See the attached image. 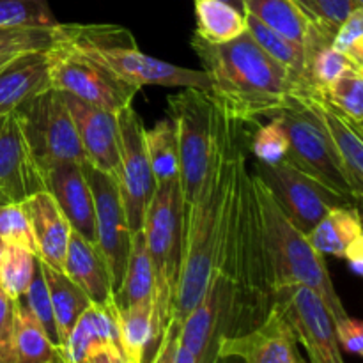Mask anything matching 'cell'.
<instances>
[{"label": "cell", "mask_w": 363, "mask_h": 363, "mask_svg": "<svg viewBox=\"0 0 363 363\" xmlns=\"http://www.w3.org/2000/svg\"><path fill=\"white\" fill-rule=\"evenodd\" d=\"M241 126L243 124L223 113L213 162L190 211L183 218V261L170 319L177 325L204 296L225 238L238 174L247 162L240 140Z\"/></svg>", "instance_id": "7a4b0ae2"}, {"label": "cell", "mask_w": 363, "mask_h": 363, "mask_svg": "<svg viewBox=\"0 0 363 363\" xmlns=\"http://www.w3.org/2000/svg\"><path fill=\"white\" fill-rule=\"evenodd\" d=\"M247 20L248 34L254 38V41L268 53L272 59L282 64L294 80V94H308L312 89L308 87L307 77H305V50L303 45L296 41H291L280 32L273 30L261 20H257L252 14H245Z\"/></svg>", "instance_id": "83f0119b"}, {"label": "cell", "mask_w": 363, "mask_h": 363, "mask_svg": "<svg viewBox=\"0 0 363 363\" xmlns=\"http://www.w3.org/2000/svg\"><path fill=\"white\" fill-rule=\"evenodd\" d=\"M21 206L27 213L34 234L35 257L52 268L62 269L73 233L69 220L48 190L30 195L27 201L21 202Z\"/></svg>", "instance_id": "44dd1931"}, {"label": "cell", "mask_w": 363, "mask_h": 363, "mask_svg": "<svg viewBox=\"0 0 363 363\" xmlns=\"http://www.w3.org/2000/svg\"><path fill=\"white\" fill-rule=\"evenodd\" d=\"M216 363H218V362H216Z\"/></svg>", "instance_id": "c3c4849f"}, {"label": "cell", "mask_w": 363, "mask_h": 363, "mask_svg": "<svg viewBox=\"0 0 363 363\" xmlns=\"http://www.w3.org/2000/svg\"><path fill=\"white\" fill-rule=\"evenodd\" d=\"M191 48L209 77V94L230 121L255 124L279 116L293 99L289 71L272 59L248 30L222 45L194 34Z\"/></svg>", "instance_id": "3957f363"}, {"label": "cell", "mask_w": 363, "mask_h": 363, "mask_svg": "<svg viewBox=\"0 0 363 363\" xmlns=\"http://www.w3.org/2000/svg\"><path fill=\"white\" fill-rule=\"evenodd\" d=\"M305 96L312 105L314 112L321 119L323 126L328 131L333 145L337 149L340 163L344 167L354 201H360L363 195V138L362 131H358L346 117L332 108L328 103L323 101L315 94H298Z\"/></svg>", "instance_id": "cb8c5ba5"}, {"label": "cell", "mask_w": 363, "mask_h": 363, "mask_svg": "<svg viewBox=\"0 0 363 363\" xmlns=\"http://www.w3.org/2000/svg\"><path fill=\"white\" fill-rule=\"evenodd\" d=\"M25 305H27L28 311L34 314V318L41 323L43 330L46 332V335L50 337L53 344L60 350L59 342V333H57V325H55V315H53L52 301H50L48 287H46L45 277H43L41 262H35L34 277H32V282L28 286L27 293L20 298Z\"/></svg>", "instance_id": "d590c367"}, {"label": "cell", "mask_w": 363, "mask_h": 363, "mask_svg": "<svg viewBox=\"0 0 363 363\" xmlns=\"http://www.w3.org/2000/svg\"><path fill=\"white\" fill-rule=\"evenodd\" d=\"M35 262L38 257L32 252L14 245H4L0 255V289L13 300H20L30 286Z\"/></svg>", "instance_id": "d6a6232c"}, {"label": "cell", "mask_w": 363, "mask_h": 363, "mask_svg": "<svg viewBox=\"0 0 363 363\" xmlns=\"http://www.w3.org/2000/svg\"><path fill=\"white\" fill-rule=\"evenodd\" d=\"M308 21L325 28L330 34H335L344 20L358 6L354 0H294Z\"/></svg>", "instance_id": "74e56055"}, {"label": "cell", "mask_w": 363, "mask_h": 363, "mask_svg": "<svg viewBox=\"0 0 363 363\" xmlns=\"http://www.w3.org/2000/svg\"><path fill=\"white\" fill-rule=\"evenodd\" d=\"M145 151L156 184L179 179L177 137L172 121H158L151 130H145Z\"/></svg>", "instance_id": "4dcf8cb0"}, {"label": "cell", "mask_w": 363, "mask_h": 363, "mask_svg": "<svg viewBox=\"0 0 363 363\" xmlns=\"http://www.w3.org/2000/svg\"><path fill=\"white\" fill-rule=\"evenodd\" d=\"M332 46L363 67V7H357L340 23L332 38Z\"/></svg>", "instance_id": "ab89813d"}, {"label": "cell", "mask_w": 363, "mask_h": 363, "mask_svg": "<svg viewBox=\"0 0 363 363\" xmlns=\"http://www.w3.org/2000/svg\"><path fill=\"white\" fill-rule=\"evenodd\" d=\"M333 325H335V335H337V340H339L340 350H344L346 353L362 357L363 325L360 319H354L347 314L344 315V318L333 321Z\"/></svg>", "instance_id": "b9f144b4"}, {"label": "cell", "mask_w": 363, "mask_h": 363, "mask_svg": "<svg viewBox=\"0 0 363 363\" xmlns=\"http://www.w3.org/2000/svg\"><path fill=\"white\" fill-rule=\"evenodd\" d=\"M250 169V167H248ZM252 174L255 194H257L259 209H261L262 225H264L266 247H268L269 264L273 273V289L303 286L314 291L332 314L333 321L347 315L335 286L332 282L325 255L318 254L311 247L307 234L301 233L282 211L268 188L259 177Z\"/></svg>", "instance_id": "5b68a950"}, {"label": "cell", "mask_w": 363, "mask_h": 363, "mask_svg": "<svg viewBox=\"0 0 363 363\" xmlns=\"http://www.w3.org/2000/svg\"><path fill=\"white\" fill-rule=\"evenodd\" d=\"M48 0H0V28L55 27Z\"/></svg>", "instance_id": "836d02e7"}, {"label": "cell", "mask_w": 363, "mask_h": 363, "mask_svg": "<svg viewBox=\"0 0 363 363\" xmlns=\"http://www.w3.org/2000/svg\"><path fill=\"white\" fill-rule=\"evenodd\" d=\"M311 247L321 255L346 259L357 275H363V230L354 204L333 208L307 233Z\"/></svg>", "instance_id": "d6986e66"}, {"label": "cell", "mask_w": 363, "mask_h": 363, "mask_svg": "<svg viewBox=\"0 0 363 363\" xmlns=\"http://www.w3.org/2000/svg\"><path fill=\"white\" fill-rule=\"evenodd\" d=\"M195 14H197L195 34L213 45L229 43L247 32L243 11L236 9L223 0H195Z\"/></svg>", "instance_id": "f1b7e54d"}, {"label": "cell", "mask_w": 363, "mask_h": 363, "mask_svg": "<svg viewBox=\"0 0 363 363\" xmlns=\"http://www.w3.org/2000/svg\"><path fill=\"white\" fill-rule=\"evenodd\" d=\"M248 167L254 176L259 177L268 188L287 218L305 234L330 209L354 202L301 170L287 156L275 163H262L255 160V163Z\"/></svg>", "instance_id": "30bf717a"}, {"label": "cell", "mask_w": 363, "mask_h": 363, "mask_svg": "<svg viewBox=\"0 0 363 363\" xmlns=\"http://www.w3.org/2000/svg\"><path fill=\"white\" fill-rule=\"evenodd\" d=\"M275 307L307 351L308 363H346L332 314L314 291L303 286L284 287L275 293Z\"/></svg>", "instance_id": "4fadbf2b"}, {"label": "cell", "mask_w": 363, "mask_h": 363, "mask_svg": "<svg viewBox=\"0 0 363 363\" xmlns=\"http://www.w3.org/2000/svg\"><path fill=\"white\" fill-rule=\"evenodd\" d=\"M57 25L55 27L0 28V57L20 55V53L50 48L57 41Z\"/></svg>", "instance_id": "e575fe53"}, {"label": "cell", "mask_w": 363, "mask_h": 363, "mask_svg": "<svg viewBox=\"0 0 363 363\" xmlns=\"http://www.w3.org/2000/svg\"><path fill=\"white\" fill-rule=\"evenodd\" d=\"M176 128L179 155V190L183 218L190 211L213 162L223 112L209 91L186 87L167 99Z\"/></svg>", "instance_id": "52a82bcc"}, {"label": "cell", "mask_w": 363, "mask_h": 363, "mask_svg": "<svg viewBox=\"0 0 363 363\" xmlns=\"http://www.w3.org/2000/svg\"><path fill=\"white\" fill-rule=\"evenodd\" d=\"M0 241L25 248L35 255L34 234L23 206L18 202L0 204Z\"/></svg>", "instance_id": "8d00e7d4"}, {"label": "cell", "mask_w": 363, "mask_h": 363, "mask_svg": "<svg viewBox=\"0 0 363 363\" xmlns=\"http://www.w3.org/2000/svg\"><path fill=\"white\" fill-rule=\"evenodd\" d=\"M62 272L84 291L92 303L108 305L113 300L112 279L94 243L77 230L71 233Z\"/></svg>", "instance_id": "603a6c76"}, {"label": "cell", "mask_w": 363, "mask_h": 363, "mask_svg": "<svg viewBox=\"0 0 363 363\" xmlns=\"http://www.w3.org/2000/svg\"><path fill=\"white\" fill-rule=\"evenodd\" d=\"M64 99L73 116L87 162L119 181L121 135L117 113L96 108L69 94H64Z\"/></svg>", "instance_id": "ac0fdd59"}, {"label": "cell", "mask_w": 363, "mask_h": 363, "mask_svg": "<svg viewBox=\"0 0 363 363\" xmlns=\"http://www.w3.org/2000/svg\"><path fill=\"white\" fill-rule=\"evenodd\" d=\"M243 13L280 32L291 41L303 45L311 21L294 0H243Z\"/></svg>", "instance_id": "f546056e"}, {"label": "cell", "mask_w": 363, "mask_h": 363, "mask_svg": "<svg viewBox=\"0 0 363 363\" xmlns=\"http://www.w3.org/2000/svg\"><path fill=\"white\" fill-rule=\"evenodd\" d=\"M55 45L94 60L138 91L145 85L209 91V77L204 69L181 67L147 55L138 48L133 34L121 25L59 23Z\"/></svg>", "instance_id": "277c9868"}, {"label": "cell", "mask_w": 363, "mask_h": 363, "mask_svg": "<svg viewBox=\"0 0 363 363\" xmlns=\"http://www.w3.org/2000/svg\"><path fill=\"white\" fill-rule=\"evenodd\" d=\"M209 284L218 296L220 340L250 332L275 305L264 225L248 160L238 174L225 238Z\"/></svg>", "instance_id": "6da1fadb"}, {"label": "cell", "mask_w": 363, "mask_h": 363, "mask_svg": "<svg viewBox=\"0 0 363 363\" xmlns=\"http://www.w3.org/2000/svg\"><path fill=\"white\" fill-rule=\"evenodd\" d=\"M16 318V300L0 289V351L7 346L14 328Z\"/></svg>", "instance_id": "7bdbcfd3"}, {"label": "cell", "mask_w": 363, "mask_h": 363, "mask_svg": "<svg viewBox=\"0 0 363 363\" xmlns=\"http://www.w3.org/2000/svg\"><path fill=\"white\" fill-rule=\"evenodd\" d=\"M46 190L69 220L73 230L96 245L94 202L84 169L78 163H59L45 172Z\"/></svg>", "instance_id": "ffe728a7"}, {"label": "cell", "mask_w": 363, "mask_h": 363, "mask_svg": "<svg viewBox=\"0 0 363 363\" xmlns=\"http://www.w3.org/2000/svg\"><path fill=\"white\" fill-rule=\"evenodd\" d=\"M50 53L52 89L108 112L117 113L119 110L133 105L138 89L124 84L94 60L67 52L59 45L50 46Z\"/></svg>", "instance_id": "8fae6325"}, {"label": "cell", "mask_w": 363, "mask_h": 363, "mask_svg": "<svg viewBox=\"0 0 363 363\" xmlns=\"http://www.w3.org/2000/svg\"><path fill=\"white\" fill-rule=\"evenodd\" d=\"M62 363H130L117 330L113 300L91 303L64 342Z\"/></svg>", "instance_id": "2e32d148"}, {"label": "cell", "mask_w": 363, "mask_h": 363, "mask_svg": "<svg viewBox=\"0 0 363 363\" xmlns=\"http://www.w3.org/2000/svg\"><path fill=\"white\" fill-rule=\"evenodd\" d=\"M354 2H357L360 7H363V0H354Z\"/></svg>", "instance_id": "bcb514c9"}, {"label": "cell", "mask_w": 363, "mask_h": 363, "mask_svg": "<svg viewBox=\"0 0 363 363\" xmlns=\"http://www.w3.org/2000/svg\"><path fill=\"white\" fill-rule=\"evenodd\" d=\"M46 190L45 172L32 155L16 110L0 116V204H21Z\"/></svg>", "instance_id": "9a60e30c"}, {"label": "cell", "mask_w": 363, "mask_h": 363, "mask_svg": "<svg viewBox=\"0 0 363 363\" xmlns=\"http://www.w3.org/2000/svg\"><path fill=\"white\" fill-rule=\"evenodd\" d=\"M121 135L119 188L131 234L144 225V216L156 190L151 163L145 151V128L133 105L117 112Z\"/></svg>", "instance_id": "5bb4252c"}, {"label": "cell", "mask_w": 363, "mask_h": 363, "mask_svg": "<svg viewBox=\"0 0 363 363\" xmlns=\"http://www.w3.org/2000/svg\"><path fill=\"white\" fill-rule=\"evenodd\" d=\"M296 344L286 318L273 305L261 325L243 335L220 340L218 360L240 358L243 363H300Z\"/></svg>", "instance_id": "e0dca14e"}, {"label": "cell", "mask_w": 363, "mask_h": 363, "mask_svg": "<svg viewBox=\"0 0 363 363\" xmlns=\"http://www.w3.org/2000/svg\"><path fill=\"white\" fill-rule=\"evenodd\" d=\"M41 269L46 287H48L50 301H52L53 315H55L57 333H59L60 350H62L71 330L74 328L80 315L87 311L92 301L62 269H55L52 266L45 264V262H41Z\"/></svg>", "instance_id": "484cf974"}, {"label": "cell", "mask_w": 363, "mask_h": 363, "mask_svg": "<svg viewBox=\"0 0 363 363\" xmlns=\"http://www.w3.org/2000/svg\"><path fill=\"white\" fill-rule=\"evenodd\" d=\"M335 112L346 117L358 131L363 130V67H354L318 94Z\"/></svg>", "instance_id": "1f68e13d"}, {"label": "cell", "mask_w": 363, "mask_h": 363, "mask_svg": "<svg viewBox=\"0 0 363 363\" xmlns=\"http://www.w3.org/2000/svg\"><path fill=\"white\" fill-rule=\"evenodd\" d=\"M144 301H151L155 305V275L144 233L140 229L131 234L126 272L123 284L113 293V305L117 308H126Z\"/></svg>", "instance_id": "4316f807"}, {"label": "cell", "mask_w": 363, "mask_h": 363, "mask_svg": "<svg viewBox=\"0 0 363 363\" xmlns=\"http://www.w3.org/2000/svg\"><path fill=\"white\" fill-rule=\"evenodd\" d=\"M223 2L230 4V6H234V7H236V9L243 11V0H223Z\"/></svg>", "instance_id": "ee69618b"}, {"label": "cell", "mask_w": 363, "mask_h": 363, "mask_svg": "<svg viewBox=\"0 0 363 363\" xmlns=\"http://www.w3.org/2000/svg\"><path fill=\"white\" fill-rule=\"evenodd\" d=\"M20 55H21V53H20ZM14 57H18V55H2V57H0V69H2V67L6 66V64L9 62V60H13Z\"/></svg>", "instance_id": "f6af8a7d"}, {"label": "cell", "mask_w": 363, "mask_h": 363, "mask_svg": "<svg viewBox=\"0 0 363 363\" xmlns=\"http://www.w3.org/2000/svg\"><path fill=\"white\" fill-rule=\"evenodd\" d=\"M16 113L43 172L59 163H89L62 92L46 89L25 101Z\"/></svg>", "instance_id": "ba28073f"}, {"label": "cell", "mask_w": 363, "mask_h": 363, "mask_svg": "<svg viewBox=\"0 0 363 363\" xmlns=\"http://www.w3.org/2000/svg\"><path fill=\"white\" fill-rule=\"evenodd\" d=\"M147 363H197L194 354L181 342L179 325L176 321L169 323L163 332L162 342Z\"/></svg>", "instance_id": "60d3db41"}, {"label": "cell", "mask_w": 363, "mask_h": 363, "mask_svg": "<svg viewBox=\"0 0 363 363\" xmlns=\"http://www.w3.org/2000/svg\"><path fill=\"white\" fill-rule=\"evenodd\" d=\"M82 169L87 177L94 202L96 248L108 268L116 293L123 284L131 243V230L128 227L119 181L110 174L94 169L91 163L82 165Z\"/></svg>", "instance_id": "7c38bea8"}, {"label": "cell", "mask_w": 363, "mask_h": 363, "mask_svg": "<svg viewBox=\"0 0 363 363\" xmlns=\"http://www.w3.org/2000/svg\"><path fill=\"white\" fill-rule=\"evenodd\" d=\"M277 117L286 128L289 140L287 158L337 194L354 201L335 145L308 99L293 94L289 105Z\"/></svg>", "instance_id": "9c48e42d"}, {"label": "cell", "mask_w": 363, "mask_h": 363, "mask_svg": "<svg viewBox=\"0 0 363 363\" xmlns=\"http://www.w3.org/2000/svg\"><path fill=\"white\" fill-rule=\"evenodd\" d=\"M250 147L257 162L275 163L286 158L289 151V140H287L286 128L282 126L279 117H272L268 124L259 126L252 138Z\"/></svg>", "instance_id": "f35d334b"}, {"label": "cell", "mask_w": 363, "mask_h": 363, "mask_svg": "<svg viewBox=\"0 0 363 363\" xmlns=\"http://www.w3.org/2000/svg\"><path fill=\"white\" fill-rule=\"evenodd\" d=\"M2 250H4V243L0 241V255H2Z\"/></svg>", "instance_id": "7dc6e473"}, {"label": "cell", "mask_w": 363, "mask_h": 363, "mask_svg": "<svg viewBox=\"0 0 363 363\" xmlns=\"http://www.w3.org/2000/svg\"><path fill=\"white\" fill-rule=\"evenodd\" d=\"M145 245L155 275L152 305V347L160 346L172 319L174 296L183 261V206L179 179L158 184L144 216Z\"/></svg>", "instance_id": "8992f818"}, {"label": "cell", "mask_w": 363, "mask_h": 363, "mask_svg": "<svg viewBox=\"0 0 363 363\" xmlns=\"http://www.w3.org/2000/svg\"><path fill=\"white\" fill-rule=\"evenodd\" d=\"M0 363H62L60 350L21 300H16L13 335L0 351Z\"/></svg>", "instance_id": "d4e9b609"}, {"label": "cell", "mask_w": 363, "mask_h": 363, "mask_svg": "<svg viewBox=\"0 0 363 363\" xmlns=\"http://www.w3.org/2000/svg\"><path fill=\"white\" fill-rule=\"evenodd\" d=\"M50 48L21 53L0 69V116L50 89Z\"/></svg>", "instance_id": "7402d4cb"}]
</instances>
